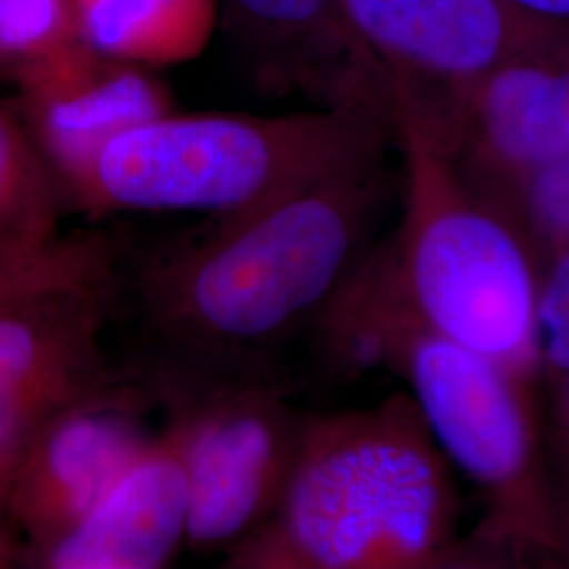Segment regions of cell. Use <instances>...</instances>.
Returning <instances> with one entry per match:
<instances>
[{"mask_svg": "<svg viewBox=\"0 0 569 569\" xmlns=\"http://www.w3.org/2000/svg\"><path fill=\"white\" fill-rule=\"evenodd\" d=\"M538 274L569 251V154L536 171L507 209Z\"/></svg>", "mask_w": 569, "mask_h": 569, "instance_id": "cell-16", "label": "cell"}, {"mask_svg": "<svg viewBox=\"0 0 569 569\" xmlns=\"http://www.w3.org/2000/svg\"><path fill=\"white\" fill-rule=\"evenodd\" d=\"M552 411H550V448L563 477H569V373L550 380Z\"/></svg>", "mask_w": 569, "mask_h": 569, "instance_id": "cell-20", "label": "cell"}, {"mask_svg": "<svg viewBox=\"0 0 569 569\" xmlns=\"http://www.w3.org/2000/svg\"><path fill=\"white\" fill-rule=\"evenodd\" d=\"M0 510H2V486H0ZM7 561V549H4V540L0 536V566H4Z\"/></svg>", "mask_w": 569, "mask_h": 569, "instance_id": "cell-23", "label": "cell"}, {"mask_svg": "<svg viewBox=\"0 0 569 569\" xmlns=\"http://www.w3.org/2000/svg\"><path fill=\"white\" fill-rule=\"evenodd\" d=\"M536 319L542 373L550 382L569 373V251L540 274Z\"/></svg>", "mask_w": 569, "mask_h": 569, "instance_id": "cell-18", "label": "cell"}, {"mask_svg": "<svg viewBox=\"0 0 569 569\" xmlns=\"http://www.w3.org/2000/svg\"><path fill=\"white\" fill-rule=\"evenodd\" d=\"M422 124L460 180L507 218L519 188L569 154V39L515 56L465 87Z\"/></svg>", "mask_w": 569, "mask_h": 569, "instance_id": "cell-9", "label": "cell"}, {"mask_svg": "<svg viewBox=\"0 0 569 569\" xmlns=\"http://www.w3.org/2000/svg\"><path fill=\"white\" fill-rule=\"evenodd\" d=\"M77 37L66 0H0V68L11 77Z\"/></svg>", "mask_w": 569, "mask_h": 569, "instance_id": "cell-17", "label": "cell"}, {"mask_svg": "<svg viewBox=\"0 0 569 569\" xmlns=\"http://www.w3.org/2000/svg\"><path fill=\"white\" fill-rule=\"evenodd\" d=\"M121 266L110 237H63L0 291V486L49 418L121 373L106 350Z\"/></svg>", "mask_w": 569, "mask_h": 569, "instance_id": "cell-6", "label": "cell"}, {"mask_svg": "<svg viewBox=\"0 0 569 569\" xmlns=\"http://www.w3.org/2000/svg\"><path fill=\"white\" fill-rule=\"evenodd\" d=\"M218 16L244 68L266 89L327 103L388 89L342 0H218Z\"/></svg>", "mask_w": 569, "mask_h": 569, "instance_id": "cell-13", "label": "cell"}, {"mask_svg": "<svg viewBox=\"0 0 569 569\" xmlns=\"http://www.w3.org/2000/svg\"><path fill=\"white\" fill-rule=\"evenodd\" d=\"M21 121L70 203L103 148L124 131L173 112L163 82L79 37L13 74Z\"/></svg>", "mask_w": 569, "mask_h": 569, "instance_id": "cell-11", "label": "cell"}, {"mask_svg": "<svg viewBox=\"0 0 569 569\" xmlns=\"http://www.w3.org/2000/svg\"><path fill=\"white\" fill-rule=\"evenodd\" d=\"M310 342L336 376L385 367L406 382L437 446L488 500L481 547L557 555V483L542 451L536 380L420 321L380 241L336 289Z\"/></svg>", "mask_w": 569, "mask_h": 569, "instance_id": "cell-2", "label": "cell"}, {"mask_svg": "<svg viewBox=\"0 0 569 569\" xmlns=\"http://www.w3.org/2000/svg\"><path fill=\"white\" fill-rule=\"evenodd\" d=\"M392 138L387 89L279 117L167 112L108 143L72 204L224 220L385 154Z\"/></svg>", "mask_w": 569, "mask_h": 569, "instance_id": "cell-4", "label": "cell"}, {"mask_svg": "<svg viewBox=\"0 0 569 569\" xmlns=\"http://www.w3.org/2000/svg\"><path fill=\"white\" fill-rule=\"evenodd\" d=\"M122 367V366H121ZM150 392L124 369L42 425L2 481V510L44 549L74 528L157 435Z\"/></svg>", "mask_w": 569, "mask_h": 569, "instance_id": "cell-10", "label": "cell"}, {"mask_svg": "<svg viewBox=\"0 0 569 569\" xmlns=\"http://www.w3.org/2000/svg\"><path fill=\"white\" fill-rule=\"evenodd\" d=\"M385 154L121 266L122 369L164 411L239 388L289 392L287 352L312 336L348 272L376 243Z\"/></svg>", "mask_w": 569, "mask_h": 569, "instance_id": "cell-1", "label": "cell"}, {"mask_svg": "<svg viewBox=\"0 0 569 569\" xmlns=\"http://www.w3.org/2000/svg\"><path fill=\"white\" fill-rule=\"evenodd\" d=\"M186 422L164 411V427L102 500L32 561L44 569H161L186 549Z\"/></svg>", "mask_w": 569, "mask_h": 569, "instance_id": "cell-12", "label": "cell"}, {"mask_svg": "<svg viewBox=\"0 0 569 569\" xmlns=\"http://www.w3.org/2000/svg\"><path fill=\"white\" fill-rule=\"evenodd\" d=\"M507 2L538 20L569 28V0H507Z\"/></svg>", "mask_w": 569, "mask_h": 569, "instance_id": "cell-21", "label": "cell"}, {"mask_svg": "<svg viewBox=\"0 0 569 569\" xmlns=\"http://www.w3.org/2000/svg\"><path fill=\"white\" fill-rule=\"evenodd\" d=\"M60 199L26 124L0 108V239H58Z\"/></svg>", "mask_w": 569, "mask_h": 569, "instance_id": "cell-15", "label": "cell"}, {"mask_svg": "<svg viewBox=\"0 0 569 569\" xmlns=\"http://www.w3.org/2000/svg\"><path fill=\"white\" fill-rule=\"evenodd\" d=\"M557 502H559V547L557 557L569 566V477H563V483L557 486Z\"/></svg>", "mask_w": 569, "mask_h": 569, "instance_id": "cell-22", "label": "cell"}, {"mask_svg": "<svg viewBox=\"0 0 569 569\" xmlns=\"http://www.w3.org/2000/svg\"><path fill=\"white\" fill-rule=\"evenodd\" d=\"M173 411L186 422V549L224 559L281 507L308 413L281 388H239Z\"/></svg>", "mask_w": 569, "mask_h": 569, "instance_id": "cell-7", "label": "cell"}, {"mask_svg": "<svg viewBox=\"0 0 569 569\" xmlns=\"http://www.w3.org/2000/svg\"><path fill=\"white\" fill-rule=\"evenodd\" d=\"M449 460L407 392L306 416L283 502L228 569H432L481 561L458 540Z\"/></svg>", "mask_w": 569, "mask_h": 569, "instance_id": "cell-3", "label": "cell"}, {"mask_svg": "<svg viewBox=\"0 0 569 569\" xmlns=\"http://www.w3.org/2000/svg\"><path fill=\"white\" fill-rule=\"evenodd\" d=\"M359 41L385 72L390 108L437 121L493 66L569 39L507 0H342Z\"/></svg>", "mask_w": 569, "mask_h": 569, "instance_id": "cell-8", "label": "cell"}, {"mask_svg": "<svg viewBox=\"0 0 569 569\" xmlns=\"http://www.w3.org/2000/svg\"><path fill=\"white\" fill-rule=\"evenodd\" d=\"M82 42L140 66L192 58L204 47L218 0H66Z\"/></svg>", "mask_w": 569, "mask_h": 569, "instance_id": "cell-14", "label": "cell"}, {"mask_svg": "<svg viewBox=\"0 0 569 569\" xmlns=\"http://www.w3.org/2000/svg\"><path fill=\"white\" fill-rule=\"evenodd\" d=\"M63 237L51 241L0 239V291L18 283L21 277L41 266L61 243Z\"/></svg>", "mask_w": 569, "mask_h": 569, "instance_id": "cell-19", "label": "cell"}, {"mask_svg": "<svg viewBox=\"0 0 569 569\" xmlns=\"http://www.w3.org/2000/svg\"><path fill=\"white\" fill-rule=\"evenodd\" d=\"M392 124L406 157V209L382 244L407 306L437 333L538 380L540 274L528 247L468 190L422 124L403 114Z\"/></svg>", "mask_w": 569, "mask_h": 569, "instance_id": "cell-5", "label": "cell"}]
</instances>
